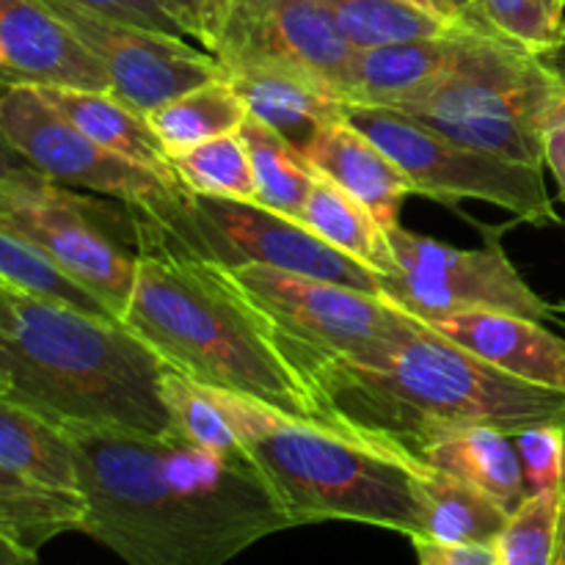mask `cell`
<instances>
[{
  "label": "cell",
  "mask_w": 565,
  "mask_h": 565,
  "mask_svg": "<svg viewBox=\"0 0 565 565\" xmlns=\"http://www.w3.org/2000/svg\"><path fill=\"white\" fill-rule=\"evenodd\" d=\"M83 527L127 565H226L296 522L252 458H218L180 436L64 428Z\"/></svg>",
  "instance_id": "1"
},
{
  "label": "cell",
  "mask_w": 565,
  "mask_h": 565,
  "mask_svg": "<svg viewBox=\"0 0 565 565\" xmlns=\"http://www.w3.org/2000/svg\"><path fill=\"white\" fill-rule=\"evenodd\" d=\"M337 425L384 439L414 458L430 436L467 425L519 434L565 425V392L513 379L441 337L434 326L370 362L290 356Z\"/></svg>",
  "instance_id": "2"
},
{
  "label": "cell",
  "mask_w": 565,
  "mask_h": 565,
  "mask_svg": "<svg viewBox=\"0 0 565 565\" xmlns=\"http://www.w3.org/2000/svg\"><path fill=\"white\" fill-rule=\"evenodd\" d=\"M121 323L171 370L312 423L337 425L285 340L221 263L138 252Z\"/></svg>",
  "instance_id": "3"
},
{
  "label": "cell",
  "mask_w": 565,
  "mask_h": 565,
  "mask_svg": "<svg viewBox=\"0 0 565 565\" xmlns=\"http://www.w3.org/2000/svg\"><path fill=\"white\" fill-rule=\"evenodd\" d=\"M169 364L121 320L14 292V326L0 331L3 395L58 428L174 436L160 381Z\"/></svg>",
  "instance_id": "4"
},
{
  "label": "cell",
  "mask_w": 565,
  "mask_h": 565,
  "mask_svg": "<svg viewBox=\"0 0 565 565\" xmlns=\"http://www.w3.org/2000/svg\"><path fill=\"white\" fill-rule=\"evenodd\" d=\"M207 392L296 527L359 522L423 535V461L362 430L290 417L235 392Z\"/></svg>",
  "instance_id": "5"
},
{
  "label": "cell",
  "mask_w": 565,
  "mask_h": 565,
  "mask_svg": "<svg viewBox=\"0 0 565 565\" xmlns=\"http://www.w3.org/2000/svg\"><path fill=\"white\" fill-rule=\"evenodd\" d=\"M565 103V70L489 33L456 70L397 105L430 130L472 149L546 169L544 138Z\"/></svg>",
  "instance_id": "6"
},
{
  "label": "cell",
  "mask_w": 565,
  "mask_h": 565,
  "mask_svg": "<svg viewBox=\"0 0 565 565\" xmlns=\"http://www.w3.org/2000/svg\"><path fill=\"white\" fill-rule=\"evenodd\" d=\"M136 252H166L210 259L226 268L270 265L356 290L381 292L379 274L315 235L303 221L287 218L259 202L204 196L182 188L158 215H132Z\"/></svg>",
  "instance_id": "7"
},
{
  "label": "cell",
  "mask_w": 565,
  "mask_h": 565,
  "mask_svg": "<svg viewBox=\"0 0 565 565\" xmlns=\"http://www.w3.org/2000/svg\"><path fill=\"white\" fill-rule=\"evenodd\" d=\"M0 218L121 320L138 263L132 213L125 204L83 196L33 171L0 185Z\"/></svg>",
  "instance_id": "8"
},
{
  "label": "cell",
  "mask_w": 565,
  "mask_h": 565,
  "mask_svg": "<svg viewBox=\"0 0 565 565\" xmlns=\"http://www.w3.org/2000/svg\"><path fill=\"white\" fill-rule=\"evenodd\" d=\"M285 340L287 356H334L370 362L425 329V320L384 292L290 274L270 265L230 268Z\"/></svg>",
  "instance_id": "9"
},
{
  "label": "cell",
  "mask_w": 565,
  "mask_h": 565,
  "mask_svg": "<svg viewBox=\"0 0 565 565\" xmlns=\"http://www.w3.org/2000/svg\"><path fill=\"white\" fill-rule=\"evenodd\" d=\"M345 119L401 166L419 196L439 202L478 199L505 207L535 226L561 221L550 199L544 169L452 141L395 108L345 103Z\"/></svg>",
  "instance_id": "10"
},
{
  "label": "cell",
  "mask_w": 565,
  "mask_h": 565,
  "mask_svg": "<svg viewBox=\"0 0 565 565\" xmlns=\"http://www.w3.org/2000/svg\"><path fill=\"white\" fill-rule=\"evenodd\" d=\"M196 42L226 75L292 72L340 99L356 55L318 0H215Z\"/></svg>",
  "instance_id": "11"
},
{
  "label": "cell",
  "mask_w": 565,
  "mask_h": 565,
  "mask_svg": "<svg viewBox=\"0 0 565 565\" xmlns=\"http://www.w3.org/2000/svg\"><path fill=\"white\" fill-rule=\"evenodd\" d=\"M0 130L44 177L121 202L132 215L163 213L182 193L177 177L99 147L28 83L0 81Z\"/></svg>",
  "instance_id": "12"
},
{
  "label": "cell",
  "mask_w": 565,
  "mask_h": 565,
  "mask_svg": "<svg viewBox=\"0 0 565 565\" xmlns=\"http://www.w3.org/2000/svg\"><path fill=\"white\" fill-rule=\"evenodd\" d=\"M386 235L397 268L379 276L381 292L425 323L469 309L522 315L539 323L552 318L550 303L522 279L494 237L483 248H456L406 226Z\"/></svg>",
  "instance_id": "13"
},
{
  "label": "cell",
  "mask_w": 565,
  "mask_h": 565,
  "mask_svg": "<svg viewBox=\"0 0 565 565\" xmlns=\"http://www.w3.org/2000/svg\"><path fill=\"white\" fill-rule=\"evenodd\" d=\"M44 3L92 50L108 75V92L138 114H149L158 105L226 75L207 50L193 47L188 39L108 20L66 0Z\"/></svg>",
  "instance_id": "14"
},
{
  "label": "cell",
  "mask_w": 565,
  "mask_h": 565,
  "mask_svg": "<svg viewBox=\"0 0 565 565\" xmlns=\"http://www.w3.org/2000/svg\"><path fill=\"white\" fill-rule=\"evenodd\" d=\"M3 83L108 92V75L92 50L44 0H0Z\"/></svg>",
  "instance_id": "15"
},
{
  "label": "cell",
  "mask_w": 565,
  "mask_h": 565,
  "mask_svg": "<svg viewBox=\"0 0 565 565\" xmlns=\"http://www.w3.org/2000/svg\"><path fill=\"white\" fill-rule=\"evenodd\" d=\"M489 33L483 25H458L447 33L356 50L342 99L353 105L397 108L450 75Z\"/></svg>",
  "instance_id": "16"
},
{
  "label": "cell",
  "mask_w": 565,
  "mask_h": 565,
  "mask_svg": "<svg viewBox=\"0 0 565 565\" xmlns=\"http://www.w3.org/2000/svg\"><path fill=\"white\" fill-rule=\"evenodd\" d=\"M428 326L513 379L565 392V340L539 320L469 309L430 320Z\"/></svg>",
  "instance_id": "17"
},
{
  "label": "cell",
  "mask_w": 565,
  "mask_h": 565,
  "mask_svg": "<svg viewBox=\"0 0 565 565\" xmlns=\"http://www.w3.org/2000/svg\"><path fill=\"white\" fill-rule=\"evenodd\" d=\"M301 154L320 177L359 199L386 232L401 226L403 202L414 193L412 182L401 166L345 116L326 125Z\"/></svg>",
  "instance_id": "18"
},
{
  "label": "cell",
  "mask_w": 565,
  "mask_h": 565,
  "mask_svg": "<svg viewBox=\"0 0 565 565\" xmlns=\"http://www.w3.org/2000/svg\"><path fill=\"white\" fill-rule=\"evenodd\" d=\"M414 458L425 467L475 486L500 502L508 513L519 511V505L530 497L513 436L500 428L467 425L441 430L419 445Z\"/></svg>",
  "instance_id": "19"
},
{
  "label": "cell",
  "mask_w": 565,
  "mask_h": 565,
  "mask_svg": "<svg viewBox=\"0 0 565 565\" xmlns=\"http://www.w3.org/2000/svg\"><path fill=\"white\" fill-rule=\"evenodd\" d=\"M226 81L241 94L248 116L287 138L298 152H303L326 125L345 116V103L337 94L292 72H232Z\"/></svg>",
  "instance_id": "20"
},
{
  "label": "cell",
  "mask_w": 565,
  "mask_h": 565,
  "mask_svg": "<svg viewBox=\"0 0 565 565\" xmlns=\"http://www.w3.org/2000/svg\"><path fill=\"white\" fill-rule=\"evenodd\" d=\"M39 94L66 116L77 130L86 132L92 141L138 166L158 171V174L177 177L171 169V158L149 127L147 114H138L110 92H92V88L72 86H36Z\"/></svg>",
  "instance_id": "21"
},
{
  "label": "cell",
  "mask_w": 565,
  "mask_h": 565,
  "mask_svg": "<svg viewBox=\"0 0 565 565\" xmlns=\"http://www.w3.org/2000/svg\"><path fill=\"white\" fill-rule=\"evenodd\" d=\"M0 467L44 489L77 494L75 452L64 428L6 395H0Z\"/></svg>",
  "instance_id": "22"
},
{
  "label": "cell",
  "mask_w": 565,
  "mask_h": 565,
  "mask_svg": "<svg viewBox=\"0 0 565 565\" xmlns=\"http://www.w3.org/2000/svg\"><path fill=\"white\" fill-rule=\"evenodd\" d=\"M423 502V535L436 544H491L500 539L511 513L475 486L425 467L417 475ZM414 541V539H412Z\"/></svg>",
  "instance_id": "23"
},
{
  "label": "cell",
  "mask_w": 565,
  "mask_h": 565,
  "mask_svg": "<svg viewBox=\"0 0 565 565\" xmlns=\"http://www.w3.org/2000/svg\"><path fill=\"white\" fill-rule=\"evenodd\" d=\"M303 224L323 237L337 252L348 254L379 276L395 274V254L390 235L359 199L318 174L303 207Z\"/></svg>",
  "instance_id": "24"
},
{
  "label": "cell",
  "mask_w": 565,
  "mask_h": 565,
  "mask_svg": "<svg viewBox=\"0 0 565 565\" xmlns=\"http://www.w3.org/2000/svg\"><path fill=\"white\" fill-rule=\"evenodd\" d=\"M246 116L248 108L241 94L224 75L158 105L149 110L147 121L171 158L218 136L237 132Z\"/></svg>",
  "instance_id": "25"
},
{
  "label": "cell",
  "mask_w": 565,
  "mask_h": 565,
  "mask_svg": "<svg viewBox=\"0 0 565 565\" xmlns=\"http://www.w3.org/2000/svg\"><path fill=\"white\" fill-rule=\"evenodd\" d=\"M237 132L246 141L248 160H252L257 202L287 218L301 221L318 171L287 138L254 116H246Z\"/></svg>",
  "instance_id": "26"
},
{
  "label": "cell",
  "mask_w": 565,
  "mask_h": 565,
  "mask_svg": "<svg viewBox=\"0 0 565 565\" xmlns=\"http://www.w3.org/2000/svg\"><path fill=\"white\" fill-rule=\"evenodd\" d=\"M83 500L44 489L0 467V533L39 552L64 533H81Z\"/></svg>",
  "instance_id": "27"
},
{
  "label": "cell",
  "mask_w": 565,
  "mask_h": 565,
  "mask_svg": "<svg viewBox=\"0 0 565 565\" xmlns=\"http://www.w3.org/2000/svg\"><path fill=\"white\" fill-rule=\"evenodd\" d=\"M318 3L329 11L337 31L345 36L353 50L436 36V33H447L458 25H478V22L430 14V11L403 3V0H318Z\"/></svg>",
  "instance_id": "28"
},
{
  "label": "cell",
  "mask_w": 565,
  "mask_h": 565,
  "mask_svg": "<svg viewBox=\"0 0 565 565\" xmlns=\"http://www.w3.org/2000/svg\"><path fill=\"white\" fill-rule=\"evenodd\" d=\"M0 285L14 292L42 298V301L72 307L77 312L119 320L92 290L72 279L36 243L20 235L3 218H0Z\"/></svg>",
  "instance_id": "29"
},
{
  "label": "cell",
  "mask_w": 565,
  "mask_h": 565,
  "mask_svg": "<svg viewBox=\"0 0 565 565\" xmlns=\"http://www.w3.org/2000/svg\"><path fill=\"white\" fill-rule=\"evenodd\" d=\"M160 395H163L166 412L171 417L174 436H180L188 445L207 450L218 458H248L241 439L232 430L230 419L221 412L218 403L207 392V386L185 379L177 370H166L160 381Z\"/></svg>",
  "instance_id": "30"
},
{
  "label": "cell",
  "mask_w": 565,
  "mask_h": 565,
  "mask_svg": "<svg viewBox=\"0 0 565 565\" xmlns=\"http://www.w3.org/2000/svg\"><path fill=\"white\" fill-rule=\"evenodd\" d=\"M171 169L182 188L193 193L257 202L252 160H248V149L241 132L218 136L180 154H171Z\"/></svg>",
  "instance_id": "31"
},
{
  "label": "cell",
  "mask_w": 565,
  "mask_h": 565,
  "mask_svg": "<svg viewBox=\"0 0 565 565\" xmlns=\"http://www.w3.org/2000/svg\"><path fill=\"white\" fill-rule=\"evenodd\" d=\"M472 14L535 55L565 50V0H472Z\"/></svg>",
  "instance_id": "32"
},
{
  "label": "cell",
  "mask_w": 565,
  "mask_h": 565,
  "mask_svg": "<svg viewBox=\"0 0 565 565\" xmlns=\"http://www.w3.org/2000/svg\"><path fill=\"white\" fill-rule=\"evenodd\" d=\"M561 519V491L530 494L511 513L505 530L494 541L497 565H552Z\"/></svg>",
  "instance_id": "33"
},
{
  "label": "cell",
  "mask_w": 565,
  "mask_h": 565,
  "mask_svg": "<svg viewBox=\"0 0 565 565\" xmlns=\"http://www.w3.org/2000/svg\"><path fill=\"white\" fill-rule=\"evenodd\" d=\"M530 494L561 491L565 469V425H530L513 434Z\"/></svg>",
  "instance_id": "34"
},
{
  "label": "cell",
  "mask_w": 565,
  "mask_h": 565,
  "mask_svg": "<svg viewBox=\"0 0 565 565\" xmlns=\"http://www.w3.org/2000/svg\"><path fill=\"white\" fill-rule=\"evenodd\" d=\"M66 3L81 6V9L94 11V14L108 17V20L127 22V25L169 33V36L191 39L185 33V28H182V22L171 14L169 6H166L163 0H66Z\"/></svg>",
  "instance_id": "35"
},
{
  "label": "cell",
  "mask_w": 565,
  "mask_h": 565,
  "mask_svg": "<svg viewBox=\"0 0 565 565\" xmlns=\"http://www.w3.org/2000/svg\"><path fill=\"white\" fill-rule=\"evenodd\" d=\"M419 565H497V552L491 544H436V541L414 539Z\"/></svg>",
  "instance_id": "36"
},
{
  "label": "cell",
  "mask_w": 565,
  "mask_h": 565,
  "mask_svg": "<svg viewBox=\"0 0 565 565\" xmlns=\"http://www.w3.org/2000/svg\"><path fill=\"white\" fill-rule=\"evenodd\" d=\"M544 163L546 169L552 171V177H555L557 188H561V196L565 202V103L561 105V110L552 116L550 127H546Z\"/></svg>",
  "instance_id": "37"
},
{
  "label": "cell",
  "mask_w": 565,
  "mask_h": 565,
  "mask_svg": "<svg viewBox=\"0 0 565 565\" xmlns=\"http://www.w3.org/2000/svg\"><path fill=\"white\" fill-rule=\"evenodd\" d=\"M163 3L169 6L171 14L182 22V28H185L188 36L196 39L199 28H202L204 17H207L210 6H213L215 0H163Z\"/></svg>",
  "instance_id": "38"
},
{
  "label": "cell",
  "mask_w": 565,
  "mask_h": 565,
  "mask_svg": "<svg viewBox=\"0 0 565 565\" xmlns=\"http://www.w3.org/2000/svg\"><path fill=\"white\" fill-rule=\"evenodd\" d=\"M33 171L36 169H33V166L28 163L20 152H17L14 143L6 138L3 130H0V185L20 180V177H25V174H33Z\"/></svg>",
  "instance_id": "39"
},
{
  "label": "cell",
  "mask_w": 565,
  "mask_h": 565,
  "mask_svg": "<svg viewBox=\"0 0 565 565\" xmlns=\"http://www.w3.org/2000/svg\"><path fill=\"white\" fill-rule=\"evenodd\" d=\"M39 552L33 550H25L22 544H17V541L6 539L3 533H0V565H39Z\"/></svg>",
  "instance_id": "40"
},
{
  "label": "cell",
  "mask_w": 565,
  "mask_h": 565,
  "mask_svg": "<svg viewBox=\"0 0 565 565\" xmlns=\"http://www.w3.org/2000/svg\"><path fill=\"white\" fill-rule=\"evenodd\" d=\"M403 3H412V6H417V9L430 11V14L447 17V20H467V22H478V20H472V17L463 14V11L458 9V6L452 3V0H403ZM478 25H483V22H478Z\"/></svg>",
  "instance_id": "41"
},
{
  "label": "cell",
  "mask_w": 565,
  "mask_h": 565,
  "mask_svg": "<svg viewBox=\"0 0 565 565\" xmlns=\"http://www.w3.org/2000/svg\"><path fill=\"white\" fill-rule=\"evenodd\" d=\"M552 565H565V469L561 483V519H557V541H555V557Z\"/></svg>",
  "instance_id": "42"
},
{
  "label": "cell",
  "mask_w": 565,
  "mask_h": 565,
  "mask_svg": "<svg viewBox=\"0 0 565 565\" xmlns=\"http://www.w3.org/2000/svg\"><path fill=\"white\" fill-rule=\"evenodd\" d=\"M14 326V290L0 285V331H9Z\"/></svg>",
  "instance_id": "43"
},
{
  "label": "cell",
  "mask_w": 565,
  "mask_h": 565,
  "mask_svg": "<svg viewBox=\"0 0 565 565\" xmlns=\"http://www.w3.org/2000/svg\"><path fill=\"white\" fill-rule=\"evenodd\" d=\"M452 3H456L458 9H461L467 17H472V20H478V17L472 14V0H452ZM478 22H480V20H478Z\"/></svg>",
  "instance_id": "44"
},
{
  "label": "cell",
  "mask_w": 565,
  "mask_h": 565,
  "mask_svg": "<svg viewBox=\"0 0 565 565\" xmlns=\"http://www.w3.org/2000/svg\"><path fill=\"white\" fill-rule=\"evenodd\" d=\"M6 70V55H3V50H0V72Z\"/></svg>",
  "instance_id": "45"
},
{
  "label": "cell",
  "mask_w": 565,
  "mask_h": 565,
  "mask_svg": "<svg viewBox=\"0 0 565 565\" xmlns=\"http://www.w3.org/2000/svg\"><path fill=\"white\" fill-rule=\"evenodd\" d=\"M0 395H3V386H0Z\"/></svg>",
  "instance_id": "46"
}]
</instances>
